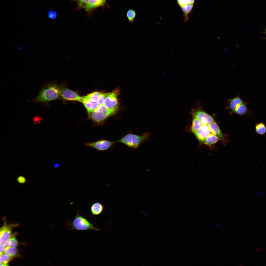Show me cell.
<instances>
[{
	"mask_svg": "<svg viewBox=\"0 0 266 266\" xmlns=\"http://www.w3.org/2000/svg\"><path fill=\"white\" fill-rule=\"evenodd\" d=\"M89 0H77V3L80 8H84L87 3Z\"/></svg>",
	"mask_w": 266,
	"mask_h": 266,
	"instance_id": "obj_28",
	"label": "cell"
},
{
	"mask_svg": "<svg viewBox=\"0 0 266 266\" xmlns=\"http://www.w3.org/2000/svg\"><path fill=\"white\" fill-rule=\"evenodd\" d=\"M61 88V97L67 100L76 101L80 102L81 96L66 87L62 86Z\"/></svg>",
	"mask_w": 266,
	"mask_h": 266,
	"instance_id": "obj_8",
	"label": "cell"
},
{
	"mask_svg": "<svg viewBox=\"0 0 266 266\" xmlns=\"http://www.w3.org/2000/svg\"><path fill=\"white\" fill-rule=\"evenodd\" d=\"M47 16L50 19H55L57 16L56 12L53 10H50L47 13Z\"/></svg>",
	"mask_w": 266,
	"mask_h": 266,
	"instance_id": "obj_27",
	"label": "cell"
},
{
	"mask_svg": "<svg viewBox=\"0 0 266 266\" xmlns=\"http://www.w3.org/2000/svg\"><path fill=\"white\" fill-rule=\"evenodd\" d=\"M103 104L108 109L116 112L118 105L116 92L107 93Z\"/></svg>",
	"mask_w": 266,
	"mask_h": 266,
	"instance_id": "obj_5",
	"label": "cell"
},
{
	"mask_svg": "<svg viewBox=\"0 0 266 266\" xmlns=\"http://www.w3.org/2000/svg\"><path fill=\"white\" fill-rule=\"evenodd\" d=\"M102 92L95 91L86 96H82L81 100H89L93 102H97L98 99Z\"/></svg>",
	"mask_w": 266,
	"mask_h": 266,
	"instance_id": "obj_15",
	"label": "cell"
},
{
	"mask_svg": "<svg viewBox=\"0 0 266 266\" xmlns=\"http://www.w3.org/2000/svg\"><path fill=\"white\" fill-rule=\"evenodd\" d=\"M22 46H20V47H19L18 48V50H20L21 49H22Z\"/></svg>",
	"mask_w": 266,
	"mask_h": 266,
	"instance_id": "obj_33",
	"label": "cell"
},
{
	"mask_svg": "<svg viewBox=\"0 0 266 266\" xmlns=\"http://www.w3.org/2000/svg\"><path fill=\"white\" fill-rule=\"evenodd\" d=\"M17 181L20 184L23 185L27 182L26 178L23 176H20L17 179Z\"/></svg>",
	"mask_w": 266,
	"mask_h": 266,
	"instance_id": "obj_26",
	"label": "cell"
},
{
	"mask_svg": "<svg viewBox=\"0 0 266 266\" xmlns=\"http://www.w3.org/2000/svg\"><path fill=\"white\" fill-rule=\"evenodd\" d=\"M211 133L208 125L203 124L193 133L200 142L203 143L205 140Z\"/></svg>",
	"mask_w": 266,
	"mask_h": 266,
	"instance_id": "obj_9",
	"label": "cell"
},
{
	"mask_svg": "<svg viewBox=\"0 0 266 266\" xmlns=\"http://www.w3.org/2000/svg\"><path fill=\"white\" fill-rule=\"evenodd\" d=\"M12 225L5 226L0 230V244H4L12 235L11 230Z\"/></svg>",
	"mask_w": 266,
	"mask_h": 266,
	"instance_id": "obj_10",
	"label": "cell"
},
{
	"mask_svg": "<svg viewBox=\"0 0 266 266\" xmlns=\"http://www.w3.org/2000/svg\"><path fill=\"white\" fill-rule=\"evenodd\" d=\"M0 255V266H8V263L11 257L4 253Z\"/></svg>",
	"mask_w": 266,
	"mask_h": 266,
	"instance_id": "obj_23",
	"label": "cell"
},
{
	"mask_svg": "<svg viewBox=\"0 0 266 266\" xmlns=\"http://www.w3.org/2000/svg\"><path fill=\"white\" fill-rule=\"evenodd\" d=\"M221 225V224H217L215 225V226H216L218 227V226H220Z\"/></svg>",
	"mask_w": 266,
	"mask_h": 266,
	"instance_id": "obj_32",
	"label": "cell"
},
{
	"mask_svg": "<svg viewBox=\"0 0 266 266\" xmlns=\"http://www.w3.org/2000/svg\"><path fill=\"white\" fill-rule=\"evenodd\" d=\"M211 133L218 137L220 140H223L224 136L219 126L214 121L208 125Z\"/></svg>",
	"mask_w": 266,
	"mask_h": 266,
	"instance_id": "obj_12",
	"label": "cell"
},
{
	"mask_svg": "<svg viewBox=\"0 0 266 266\" xmlns=\"http://www.w3.org/2000/svg\"><path fill=\"white\" fill-rule=\"evenodd\" d=\"M255 129L256 132L258 134L263 135L266 132V127L264 123L260 122L256 124Z\"/></svg>",
	"mask_w": 266,
	"mask_h": 266,
	"instance_id": "obj_19",
	"label": "cell"
},
{
	"mask_svg": "<svg viewBox=\"0 0 266 266\" xmlns=\"http://www.w3.org/2000/svg\"><path fill=\"white\" fill-rule=\"evenodd\" d=\"M4 244L6 247H16L18 245V242L14 235L11 236L5 242Z\"/></svg>",
	"mask_w": 266,
	"mask_h": 266,
	"instance_id": "obj_20",
	"label": "cell"
},
{
	"mask_svg": "<svg viewBox=\"0 0 266 266\" xmlns=\"http://www.w3.org/2000/svg\"><path fill=\"white\" fill-rule=\"evenodd\" d=\"M203 125L199 120L195 116H193L191 131L193 133L199 129Z\"/></svg>",
	"mask_w": 266,
	"mask_h": 266,
	"instance_id": "obj_18",
	"label": "cell"
},
{
	"mask_svg": "<svg viewBox=\"0 0 266 266\" xmlns=\"http://www.w3.org/2000/svg\"><path fill=\"white\" fill-rule=\"evenodd\" d=\"M104 206L101 203L96 202L91 206V210L93 215H98L100 214L104 210Z\"/></svg>",
	"mask_w": 266,
	"mask_h": 266,
	"instance_id": "obj_14",
	"label": "cell"
},
{
	"mask_svg": "<svg viewBox=\"0 0 266 266\" xmlns=\"http://www.w3.org/2000/svg\"><path fill=\"white\" fill-rule=\"evenodd\" d=\"M61 97V88L54 84H48L42 89L35 99V102H46Z\"/></svg>",
	"mask_w": 266,
	"mask_h": 266,
	"instance_id": "obj_1",
	"label": "cell"
},
{
	"mask_svg": "<svg viewBox=\"0 0 266 266\" xmlns=\"http://www.w3.org/2000/svg\"><path fill=\"white\" fill-rule=\"evenodd\" d=\"M86 109L88 113L92 112L98 107L97 102H93L89 100H83L81 102Z\"/></svg>",
	"mask_w": 266,
	"mask_h": 266,
	"instance_id": "obj_13",
	"label": "cell"
},
{
	"mask_svg": "<svg viewBox=\"0 0 266 266\" xmlns=\"http://www.w3.org/2000/svg\"><path fill=\"white\" fill-rule=\"evenodd\" d=\"M219 140L217 136L211 133L205 140L203 144L208 146H211L215 144Z\"/></svg>",
	"mask_w": 266,
	"mask_h": 266,
	"instance_id": "obj_17",
	"label": "cell"
},
{
	"mask_svg": "<svg viewBox=\"0 0 266 266\" xmlns=\"http://www.w3.org/2000/svg\"><path fill=\"white\" fill-rule=\"evenodd\" d=\"M248 111L246 104L244 103L239 106L233 112L239 115H243L246 114Z\"/></svg>",
	"mask_w": 266,
	"mask_h": 266,
	"instance_id": "obj_21",
	"label": "cell"
},
{
	"mask_svg": "<svg viewBox=\"0 0 266 266\" xmlns=\"http://www.w3.org/2000/svg\"><path fill=\"white\" fill-rule=\"evenodd\" d=\"M116 142L102 139L94 142L86 143H85V145L98 150L103 151L109 149Z\"/></svg>",
	"mask_w": 266,
	"mask_h": 266,
	"instance_id": "obj_6",
	"label": "cell"
},
{
	"mask_svg": "<svg viewBox=\"0 0 266 266\" xmlns=\"http://www.w3.org/2000/svg\"><path fill=\"white\" fill-rule=\"evenodd\" d=\"M17 252L16 247H6L3 253L12 258L16 256Z\"/></svg>",
	"mask_w": 266,
	"mask_h": 266,
	"instance_id": "obj_22",
	"label": "cell"
},
{
	"mask_svg": "<svg viewBox=\"0 0 266 266\" xmlns=\"http://www.w3.org/2000/svg\"><path fill=\"white\" fill-rule=\"evenodd\" d=\"M67 225L72 230L83 231L93 230L99 231L100 229L95 227L86 218L81 215L78 211L71 222H67Z\"/></svg>",
	"mask_w": 266,
	"mask_h": 266,
	"instance_id": "obj_3",
	"label": "cell"
},
{
	"mask_svg": "<svg viewBox=\"0 0 266 266\" xmlns=\"http://www.w3.org/2000/svg\"><path fill=\"white\" fill-rule=\"evenodd\" d=\"M106 0H89L84 8L86 11H90L95 8L103 5Z\"/></svg>",
	"mask_w": 266,
	"mask_h": 266,
	"instance_id": "obj_11",
	"label": "cell"
},
{
	"mask_svg": "<svg viewBox=\"0 0 266 266\" xmlns=\"http://www.w3.org/2000/svg\"><path fill=\"white\" fill-rule=\"evenodd\" d=\"M265 39L266 40V37L265 38Z\"/></svg>",
	"mask_w": 266,
	"mask_h": 266,
	"instance_id": "obj_34",
	"label": "cell"
},
{
	"mask_svg": "<svg viewBox=\"0 0 266 266\" xmlns=\"http://www.w3.org/2000/svg\"><path fill=\"white\" fill-rule=\"evenodd\" d=\"M178 3L180 7L189 4L188 0H177Z\"/></svg>",
	"mask_w": 266,
	"mask_h": 266,
	"instance_id": "obj_29",
	"label": "cell"
},
{
	"mask_svg": "<svg viewBox=\"0 0 266 266\" xmlns=\"http://www.w3.org/2000/svg\"><path fill=\"white\" fill-rule=\"evenodd\" d=\"M136 15L135 12L133 10L130 9L128 11L127 13V17L130 22L132 23L133 22Z\"/></svg>",
	"mask_w": 266,
	"mask_h": 266,
	"instance_id": "obj_24",
	"label": "cell"
},
{
	"mask_svg": "<svg viewBox=\"0 0 266 266\" xmlns=\"http://www.w3.org/2000/svg\"><path fill=\"white\" fill-rule=\"evenodd\" d=\"M106 94L107 93H102L99 97L97 101L98 104L99 106L103 105Z\"/></svg>",
	"mask_w": 266,
	"mask_h": 266,
	"instance_id": "obj_25",
	"label": "cell"
},
{
	"mask_svg": "<svg viewBox=\"0 0 266 266\" xmlns=\"http://www.w3.org/2000/svg\"><path fill=\"white\" fill-rule=\"evenodd\" d=\"M192 114L193 116L198 119L203 125H208L214 121L210 115L199 108L193 109Z\"/></svg>",
	"mask_w": 266,
	"mask_h": 266,
	"instance_id": "obj_7",
	"label": "cell"
},
{
	"mask_svg": "<svg viewBox=\"0 0 266 266\" xmlns=\"http://www.w3.org/2000/svg\"><path fill=\"white\" fill-rule=\"evenodd\" d=\"M244 103L240 97H236L231 100L229 105V108L233 112L239 106Z\"/></svg>",
	"mask_w": 266,
	"mask_h": 266,
	"instance_id": "obj_16",
	"label": "cell"
},
{
	"mask_svg": "<svg viewBox=\"0 0 266 266\" xmlns=\"http://www.w3.org/2000/svg\"><path fill=\"white\" fill-rule=\"evenodd\" d=\"M263 33L265 34L266 35V28L264 29V32H262Z\"/></svg>",
	"mask_w": 266,
	"mask_h": 266,
	"instance_id": "obj_31",
	"label": "cell"
},
{
	"mask_svg": "<svg viewBox=\"0 0 266 266\" xmlns=\"http://www.w3.org/2000/svg\"><path fill=\"white\" fill-rule=\"evenodd\" d=\"M116 112L108 109L103 104L99 105L93 111L88 113V118L92 121L94 126L101 125L107 118Z\"/></svg>",
	"mask_w": 266,
	"mask_h": 266,
	"instance_id": "obj_2",
	"label": "cell"
},
{
	"mask_svg": "<svg viewBox=\"0 0 266 266\" xmlns=\"http://www.w3.org/2000/svg\"><path fill=\"white\" fill-rule=\"evenodd\" d=\"M5 246L4 244L2 243L0 244V254L3 253L5 250Z\"/></svg>",
	"mask_w": 266,
	"mask_h": 266,
	"instance_id": "obj_30",
	"label": "cell"
},
{
	"mask_svg": "<svg viewBox=\"0 0 266 266\" xmlns=\"http://www.w3.org/2000/svg\"><path fill=\"white\" fill-rule=\"evenodd\" d=\"M149 135V134L147 133L141 135L130 133L125 135L116 142L122 143L130 148L136 149L148 139Z\"/></svg>",
	"mask_w": 266,
	"mask_h": 266,
	"instance_id": "obj_4",
	"label": "cell"
}]
</instances>
